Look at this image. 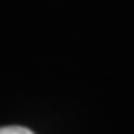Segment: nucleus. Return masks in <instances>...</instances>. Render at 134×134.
Masks as SVG:
<instances>
[{
  "mask_svg": "<svg viewBox=\"0 0 134 134\" xmlns=\"http://www.w3.org/2000/svg\"><path fill=\"white\" fill-rule=\"evenodd\" d=\"M0 134H34V132L26 127L11 125V127H0Z\"/></svg>",
  "mask_w": 134,
  "mask_h": 134,
  "instance_id": "nucleus-1",
  "label": "nucleus"
}]
</instances>
